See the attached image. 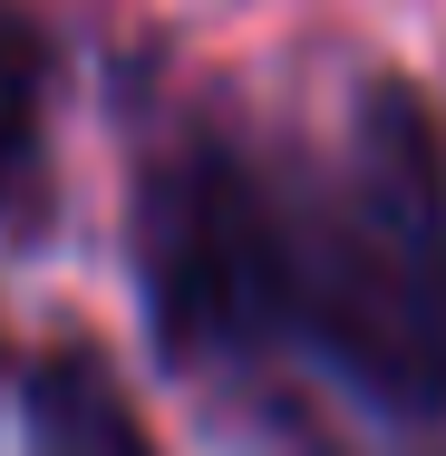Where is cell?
<instances>
[{"mask_svg": "<svg viewBox=\"0 0 446 456\" xmlns=\"http://www.w3.org/2000/svg\"><path fill=\"white\" fill-rule=\"evenodd\" d=\"M39 78H49V29L20 0H0V107H29Z\"/></svg>", "mask_w": 446, "mask_h": 456, "instance_id": "5b68a950", "label": "cell"}, {"mask_svg": "<svg viewBox=\"0 0 446 456\" xmlns=\"http://www.w3.org/2000/svg\"><path fill=\"white\" fill-rule=\"evenodd\" d=\"M49 204V156H39V117L29 107H0V224H39Z\"/></svg>", "mask_w": 446, "mask_h": 456, "instance_id": "277c9868", "label": "cell"}, {"mask_svg": "<svg viewBox=\"0 0 446 456\" xmlns=\"http://www.w3.org/2000/svg\"><path fill=\"white\" fill-rule=\"evenodd\" d=\"M20 428H29V456H156L136 398L88 340H49L20 369Z\"/></svg>", "mask_w": 446, "mask_h": 456, "instance_id": "3957f363", "label": "cell"}, {"mask_svg": "<svg viewBox=\"0 0 446 456\" xmlns=\"http://www.w3.org/2000/svg\"><path fill=\"white\" fill-rule=\"evenodd\" d=\"M136 291L175 369H253L281 350L272 146L223 117H175L136 166Z\"/></svg>", "mask_w": 446, "mask_h": 456, "instance_id": "7a4b0ae2", "label": "cell"}, {"mask_svg": "<svg viewBox=\"0 0 446 456\" xmlns=\"http://www.w3.org/2000/svg\"><path fill=\"white\" fill-rule=\"evenodd\" d=\"M272 281L281 350L398 428L446 418V136L408 78L369 69L320 156H272Z\"/></svg>", "mask_w": 446, "mask_h": 456, "instance_id": "6da1fadb", "label": "cell"}]
</instances>
